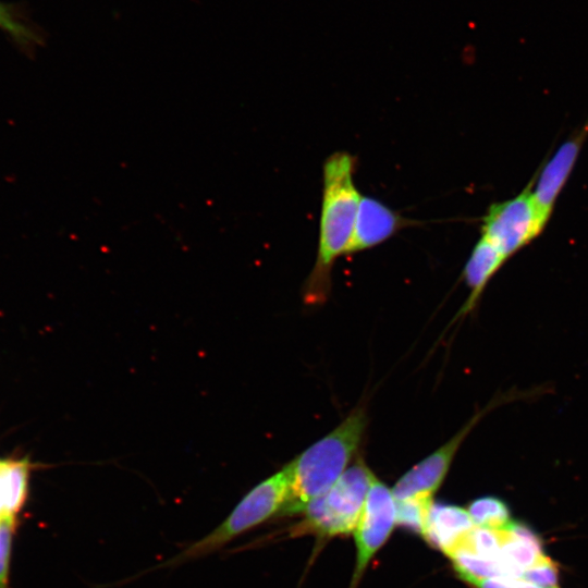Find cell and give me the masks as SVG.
I'll return each mask as SVG.
<instances>
[{"instance_id":"9c48e42d","label":"cell","mask_w":588,"mask_h":588,"mask_svg":"<svg viewBox=\"0 0 588 588\" xmlns=\"http://www.w3.org/2000/svg\"><path fill=\"white\" fill-rule=\"evenodd\" d=\"M588 136V120L577 134L565 140L546 162L537 176L532 196L540 208L551 216L554 204L567 182L580 149Z\"/></svg>"},{"instance_id":"7c38bea8","label":"cell","mask_w":588,"mask_h":588,"mask_svg":"<svg viewBox=\"0 0 588 588\" xmlns=\"http://www.w3.org/2000/svg\"><path fill=\"white\" fill-rule=\"evenodd\" d=\"M505 261L506 259L485 238L480 237L477 241L463 270L470 293L456 318L466 316L475 309L486 286Z\"/></svg>"},{"instance_id":"277c9868","label":"cell","mask_w":588,"mask_h":588,"mask_svg":"<svg viewBox=\"0 0 588 588\" xmlns=\"http://www.w3.org/2000/svg\"><path fill=\"white\" fill-rule=\"evenodd\" d=\"M373 476L364 460L357 458L324 494L307 505L304 519L291 528V536L313 534L334 537L352 534L358 524Z\"/></svg>"},{"instance_id":"3957f363","label":"cell","mask_w":588,"mask_h":588,"mask_svg":"<svg viewBox=\"0 0 588 588\" xmlns=\"http://www.w3.org/2000/svg\"><path fill=\"white\" fill-rule=\"evenodd\" d=\"M290 492V469L286 464L278 473L256 485L235 505L231 513L209 534L154 569L175 567L208 556L237 536L281 512Z\"/></svg>"},{"instance_id":"5b68a950","label":"cell","mask_w":588,"mask_h":588,"mask_svg":"<svg viewBox=\"0 0 588 588\" xmlns=\"http://www.w3.org/2000/svg\"><path fill=\"white\" fill-rule=\"evenodd\" d=\"M531 184L510 199L491 204L482 218L481 237L506 260L534 241L550 218L532 196Z\"/></svg>"},{"instance_id":"8992f818","label":"cell","mask_w":588,"mask_h":588,"mask_svg":"<svg viewBox=\"0 0 588 588\" xmlns=\"http://www.w3.org/2000/svg\"><path fill=\"white\" fill-rule=\"evenodd\" d=\"M543 392H546L543 387L529 391L513 389L494 396L485 408L476 413L449 441L413 466L396 481L392 488L395 500L400 501L413 497H432L443 482L461 444L486 414L501 404L529 396L535 397L537 394L542 395Z\"/></svg>"},{"instance_id":"e0dca14e","label":"cell","mask_w":588,"mask_h":588,"mask_svg":"<svg viewBox=\"0 0 588 588\" xmlns=\"http://www.w3.org/2000/svg\"><path fill=\"white\" fill-rule=\"evenodd\" d=\"M15 515H5L0 520V588H8L9 563Z\"/></svg>"},{"instance_id":"30bf717a","label":"cell","mask_w":588,"mask_h":588,"mask_svg":"<svg viewBox=\"0 0 588 588\" xmlns=\"http://www.w3.org/2000/svg\"><path fill=\"white\" fill-rule=\"evenodd\" d=\"M475 527L467 510L445 503H432L422 534L433 548L449 555Z\"/></svg>"},{"instance_id":"d6986e66","label":"cell","mask_w":588,"mask_h":588,"mask_svg":"<svg viewBox=\"0 0 588 588\" xmlns=\"http://www.w3.org/2000/svg\"><path fill=\"white\" fill-rule=\"evenodd\" d=\"M473 586L476 588H551L540 586L522 577L514 576H497L483 578L478 580Z\"/></svg>"},{"instance_id":"9a60e30c","label":"cell","mask_w":588,"mask_h":588,"mask_svg":"<svg viewBox=\"0 0 588 588\" xmlns=\"http://www.w3.org/2000/svg\"><path fill=\"white\" fill-rule=\"evenodd\" d=\"M29 474L28 457L9 458L5 476L9 514L15 515L22 509L27 497Z\"/></svg>"},{"instance_id":"52a82bcc","label":"cell","mask_w":588,"mask_h":588,"mask_svg":"<svg viewBox=\"0 0 588 588\" xmlns=\"http://www.w3.org/2000/svg\"><path fill=\"white\" fill-rule=\"evenodd\" d=\"M395 522L396 500L393 492L373 476L354 530L356 566L351 588L356 587L369 561L388 540Z\"/></svg>"},{"instance_id":"7a4b0ae2","label":"cell","mask_w":588,"mask_h":588,"mask_svg":"<svg viewBox=\"0 0 588 588\" xmlns=\"http://www.w3.org/2000/svg\"><path fill=\"white\" fill-rule=\"evenodd\" d=\"M366 427V408L358 405L331 432L287 464L290 492L279 515L304 512L333 486L357 451Z\"/></svg>"},{"instance_id":"ffe728a7","label":"cell","mask_w":588,"mask_h":588,"mask_svg":"<svg viewBox=\"0 0 588 588\" xmlns=\"http://www.w3.org/2000/svg\"><path fill=\"white\" fill-rule=\"evenodd\" d=\"M8 463H9V458H0V520L5 515H9L8 504H7L8 494H7V480H5Z\"/></svg>"},{"instance_id":"4fadbf2b","label":"cell","mask_w":588,"mask_h":588,"mask_svg":"<svg viewBox=\"0 0 588 588\" xmlns=\"http://www.w3.org/2000/svg\"><path fill=\"white\" fill-rule=\"evenodd\" d=\"M0 29L24 52L30 53L42 42L39 28L30 22L22 8L1 0Z\"/></svg>"},{"instance_id":"5bb4252c","label":"cell","mask_w":588,"mask_h":588,"mask_svg":"<svg viewBox=\"0 0 588 588\" xmlns=\"http://www.w3.org/2000/svg\"><path fill=\"white\" fill-rule=\"evenodd\" d=\"M467 512L476 527L503 530L512 523L507 504L493 495L473 500Z\"/></svg>"},{"instance_id":"2e32d148","label":"cell","mask_w":588,"mask_h":588,"mask_svg":"<svg viewBox=\"0 0 588 588\" xmlns=\"http://www.w3.org/2000/svg\"><path fill=\"white\" fill-rule=\"evenodd\" d=\"M432 503V497H413L396 501L395 524L422 536Z\"/></svg>"},{"instance_id":"6da1fadb","label":"cell","mask_w":588,"mask_h":588,"mask_svg":"<svg viewBox=\"0 0 588 588\" xmlns=\"http://www.w3.org/2000/svg\"><path fill=\"white\" fill-rule=\"evenodd\" d=\"M356 163L352 154L335 151L322 166L317 256L303 289L304 299L309 305L327 301L332 267L339 257L347 255L353 238L362 197L354 181Z\"/></svg>"},{"instance_id":"ba28073f","label":"cell","mask_w":588,"mask_h":588,"mask_svg":"<svg viewBox=\"0 0 588 588\" xmlns=\"http://www.w3.org/2000/svg\"><path fill=\"white\" fill-rule=\"evenodd\" d=\"M413 224L415 221L403 217L381 200L362 195L347 255L373 248Z\"/></svg>"},{"instance_id":"8fae6325","label":"cell","mask_w":588,"mask_h":588,"mask_svg":"<svg viewBox=\"0 0 588 588\" xmlns=\"http://www.w3.org/2000/svg\"><path fill=\"white\" fill-rule=\"evenodd\" d=\"M546 558L540 538L530 528L512 522L503 529L499 560L509 576L520 577L524 571L539 564Z\"/></svg>"},{"instance_id":"ac0fdd59","label":"cell","mask_w":588,"mask_h":588,"mask_svg":"<svg viewBox=\"0 0 588 588\" xmlns=\"http://www.w3.org/2000/svg\"><path fill=\"white\" fill-rule=\"evenodd\" d=\"M520 577L540 586L556 588L559 568L556 564L547 556L539 564L524 571Z\"/></svg>"}]
</instances>
